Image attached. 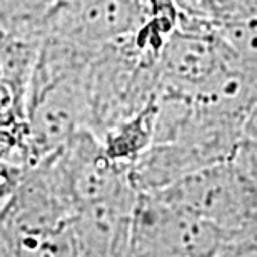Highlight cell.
Segmentation results:
<instances>
[{
	"instance_id": "6da1fadb",
	"label": "cell",
	"mask_w": 257,
	"mask_h": 257,
	"mask_svg": "<svg viewBox=\"0 0 257 257\" xmlns=\"http://www.w3.org/2000/svg\"><path fill=\"white\" fill-rule=\"evenodd\" d=\"M157 62L139 52L128 37L94 54L87 67L85 90L89 128L97 139L159 95Z\"/></svg>"
},
{
	"instance_id": "7a4b0ae2",
	"label": "cell",
	"mask_w": 257,
	"mask_h": 257,
	"mask_svg": "<svg viewBox=\"0 0 257 257\" xmlns=\"http://www.w3.org/2000/svg\"><path fill=\"white\" fill-rule=\"evenodd\" d=\"M146 17V0H60L44 39L99 50L131 37Z\"/></svg>"
},
{
	"instance_id": "3957f363",
	"label": "cell",
	"mask_w": 257,
	"mask_h": 257,
	"mask_svg": "<svg viewBox=\"0 0 257 257\" xmlns=\"http://www.w3.org/2000/svg\"><path fill=\"white\" fill-rule=\"evenodd\" d=\"M159 112L157 97L127 119L102 134L99 142L102 151L112 162L131 171V167L149 151L156 136V122Z\"/></svg>"
},
{
	"instance_id": "277c9868",
	"label": "cell",
	"mask_w": 257,
	"mask_h": 257,
	"mask_svg": "<svg viewBox=\"0 0 257 257\" xmlns=\"http://www.w3.org/2000/svg\"><path fill=\"white\" fill-rule=\"evenodd\" d=\"M0 257H77L72 227L22 229L0 214Z\"/></svg>"
},
{
	"instance_id": "5b68a950",
	"label": "cell",
	"mask_w": 257,
	"mask_h": 257,
	"mask_svg": "<svg viewBox=\"0 0 257 257\" xmlns=\"http://www.w3.org/2000/svg\"><path fill=\"white\" fill-rule=\"evenodd\" d=\"M39 47V42L17 37L0 25V84L7 85L25 105Z\"/></svg>"
},
{
	"instance_id": "8992f818",
	"label": "cell",
	"mask_w": 257,
	"mask_h": 257,
	"mask_svg": "<svg viewBox=\"0 0 257 257\" xmlns=\"http://www.w3.org/2000/svg\"><path fill=\"white\" fill-rule=\"evenodd\" d=\"M0 159L29 167V122L25 104L0 84Z\"/></svg>"
},
{
	"instance_id": "52a82bcc",
	"label": "cell",
	"mask_w": 257,
	"mask_h": 257,
	"mask_svg": "<svg viewBox=\"0 0 257 257\" xmlns=\"http://www.w3.org/2000/svg\"><path fill=\"white\" fill-rule=\"evenodd\" d=\"M176 2L184 15L202 20L212 27H222L257 15V7L250 0H176Z\"/></svg>"
},
{
	"instance_id": "ba28073f",
	"label": "cell",
	"mask_w": 257,
	"mask_h": 257,
	"mask_svg": "<svg viewBox=\"0 0 257 257\" xmlns=\"http://www.w3.org/2000/svg\"><path fill=\"white\" fill-rule=\"evenodd\" d=\"M240 69L257 79V15L215 27Z\"/></svg>"
},
{
	"instance_id": "9c48e42d",
	"label": "cell",
	"mask_w": 257,
	"mask_h": 257,
	"mask_svg": "<svg viewBox=\"0 0 257 257\" xmlns=\"http://www.w3.org/2000/svg\"><path fill=\"white\" fill-rule=\"evenodd\" d=\"M242 141L257 144V102L245 112L242 122Z\"/></svg>"
},
{
	"instance_id": "30bf717a",
	"label": "cell",
	"mask_w": 257,
	"mask_h": 257,
	"mask_svg": "<svg viewBox=\"0 0 257 257\" xmlns=\"http://www.w3.org/2000/svg\"><path fill=\"white\" fill-rule=\"evenodd\" d=\"M250 2H252V4L255 5V7H257V0H250Z\"/></svg>"
}]
</instances>
